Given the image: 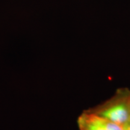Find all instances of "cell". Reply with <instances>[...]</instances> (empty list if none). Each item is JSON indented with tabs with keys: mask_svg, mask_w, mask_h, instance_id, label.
Masks as SVG:
<instances>
[{
	"mask_svg": "<svg viewBox=\"0 0 130 130\" xmlns=\"http://www.w3.org/2000/svg\"><path fill=\"white\" fill-rule=\"evenodd\" d=\"M88 111L124 125L130 122V90L119 89L111 98Z\"/></svg>",
	"mask_w": 130,
	"mask_h": 130,
	"instance_id": "1",
	"label": "cell"
},
{
	"mask_svg": "<svg viewBox=\"0 0 130 130\" xmlns=\"http://www.w3.org/2000/svg\"><path fill=\"white\" fill-rule=\"evenodd\" d=\"M88 118L93 122L100 125L105 130H124L122 125L118 124L102 118L101 116H98L95 114L90 113L88 111L85 112Z\"/></svg>",
	"mask_w": 130,
	"mask_h": 130,
	"instance_id": "2",
	"label": "cell"
},
{
	"mask_svg": "<svg viewBox=\"0 0 130 130\" xmlns=\"http://www.w3.org/2000/svg\"><path fill=\"white\" fill-rule=\"evenodd\" d=\"M78 125L79 130H105L88 118L85 112L79 117Z\"/></svg>",
	"mask_w": 130,
	"mask_h": 130,
	"instance_id": "3",
	"label": "cell"
},
{
	"mask_svg": "<svg viewBox=\"0 0 130 130\" xmlns=\"http://www.w3.org/2000/svg\"><path fill=\"white\" fill-rule=\"evenodd\" d=\"M123 127L124 130H130V122L123 125Z\"/></svg>",
	"mask_w": 130,
	"mask_h": 130,
	"instance_id": "4",
	"label": "cell"
}]
</instances>
